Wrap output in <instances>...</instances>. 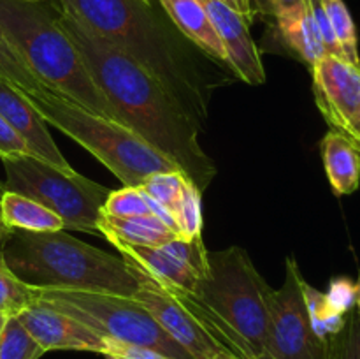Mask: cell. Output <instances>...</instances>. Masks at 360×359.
I'll use <instances>...</instances> for the list:
<instances>
[{"label":"cell","mask_w":360,"mask_h":359,"mask_svg":"<svg viewBox=\"0 0 360 359\" xmlns=\"http://www.w3.org/2000/svg\"><path fill=\"white\" fill-rule=\"evenodd\" d=\"M330 359H360V315L348 312L343 329L330 338Z\"/></svg>","instance_id":"29"},{"label":"cell","mask_w":360,"mask_h":359,"mask_svg":"<svg viewBox=\"0 0 360 359\" xmlns=\"http://www.w3.org/2000/svg\"><path fill=\"white\" fill-rule=\"evenodd\" d=\"M301 270L287 257L285 282L276 291L262 359H330V340L313 329L302 296Z\"/></svg>","instance_id":"9"},{"label":"cell","mask_w":360,"mask_h":359,"mask_svg":"<svg viewBox=\"0 0 360 359\" xmlns=\"http://www.w3.org/2000/svg\"><path fill=\"white\" fill-rule=\"evenodd\" d=\"M134 299L139 301L157 320L158 326L193 359H210L217 352L225 351L224 345L178 296L165 291L146 275Z\"/></svg>","instance_id":"11"},{"label":"cell","mask_w":360,"mask_h":359,"mask_svg":"<svg viewBox=\"0 0 360 359\" xmlns=\"http://www.w3.org/2000/svg\"><path fill=\"white\" fill-rule=\"evenodd\" d=\"M316 106L330 130L343 132L360 108V65L323 55L311 67Z\"/></svg>","instance_id":"12"},{"label":"cell","mask_w":360,"mask_h":359,"mask_svg":"<svg viewBox=\"0 0 360 359\" xmlns=\"http://www.w3.org/2000/svg\"><path fill=\"white\" fill-rule=\"evenodd\" d=\"M320 2H322L323 11L330 21V27H333L334 34L340 41L345 58L354 65H360L357 28H355L354 18H352L345 0H320Z\"/></svg>","instance_id":"22"},{"label":"cell","mask_w":360,"mask_h":359,"mask_svg":"<svg viewBox=\"0 0 360 359\" xmlns=\"http://www.w3.org/2000/svg\"><path fill=\"white\" fill-rule=\"evenodd\" d=\"M108 359H167L158 354L153 348L143 347V345L122 344V341L108 340L104 354Z\"/></svg>","instance_id":"33"},{"label":"cell","mask_w":360,"mask_h":359,"mask_svg":"<svg viewBox=\"0 0 360 359\" xmlns=\"http://www.w3.org/2000/svg\"><path fill=\"white\" fill-rule=\"evenodd\" d=\"M355 306H357V313L360 315V275L357 284H355Z\"/></svg>","instance_id":"38"},{"label":"cell","mask_w":360,"mask_h":359,"mask_svg":"<svg viewBox=\"0 0 360 359\" xmlns=\"http://www.w3.org/2000/svg\"><path fill=\"white\" fill-rule=\"evenodd\" d=\"M218 37L227 51V65L236 76L248 84H262L266 81L259 48L250 34V20L229 7L221 0H200Z\"/></svg>","instance_id":"14"},{"label":"cell","mask_w":360,"mask_h":359,"mask_svg":"<svg viewBox=\"0 0 360 359\" xmlns=\"http://www.w3.org/2000/svg\"><path fill=\"white\" fill-rule=\"evenodd\" d=\"M16 317L44 352L84 351L104 354L108 347V340L94 329L44 303H32Z\"/></svg>","instance_id":"13"},{"label":"cell","mask_w":360,"mask_h":359,"mask_svg":"<svg viewBox=\"0 0 360 359\" xmlns=\"http://www.w3.org/2000/svg\"><path fill=\"white\" fill-rule=\"evenodd\" d=\"M4 194V182H0V196Z\"/></svg>","instance_id":"42"},{"label":"cell","mask_w":360,"mask_h":359,"mask_svg":"<svg viewBox=\"0 0 360 359\" xmlns=\"http://www.w3.org/2000/svg\"><path fill=\"white\" fill-rule=\"evenodd\" d=\"M56 13L120 122L171 158L204 192L217 175V168L199 143V120L136 58L88 32L58 7Z\"/></svg>","instance_id":"1"},{"label":"cell","mask_w":360,"mask_h":359,"mask_svg":"<svg viewBox=\"0 0 360 359\" xmlns=\"http://www.w3.org/2000/svg\"><path fill=\"white\" fill-rule=\"evenodd\" d=\"M186 175L183 171H165V172H155V175L148 176L143 183H141V190L146 196H150L155 203L160 204L162 208L169 211L174 218L178 204L183 197V190H185Z\"/></svg>","instance_id":"24"},{"label":"cell","mask_w":360,"mask_h":359,"mask_svg":"<svg viewBox=\"0 0 360 359\" xmlns=\"http://www.w3.org/2000/svg\"><path fill=\"white\" fill-rule=\"evenodd\" d=\"M0 34L46 88L122 123L60 25L56 9L42 6V0H0Z\"/></svg>","instance_id":"5"},{"label":"cell","mask_w":360,"mask_h":359,"mask_svg":"<svg viewBox=\"0 0 360 359\" xmlns=\"http://www.w3.org/2000/svg\"><path fill=\"white\" fill-rule=\"evenodd\" d=\"M276 27L285 46L309 67L327 55L309 2L301 13L276 20Z\"/></svg>","instance_id":"20"},{"label":"cell","mask_w":360,"mask_h":359,"mask_svg":"<svg viewBox=\"0 0 360 359\" xmlns=\"http://www.w3.org/2000/svg\"><path fill=\"white\" fill-rule=\"evenodd\" d=\"M0 116L25 141L28 153L62 171H74L58 150L48 130V123L39 115L27 95L0 77Z\"/></svg>","instance_id":"15"},{"label":"cell","mask_w":360,"mask_h":359,"mask_svg":"<svg viewBox=\"0 0 360 359\" xmlns=\"http://www.w3.org/2000/svg\"><path fill=\"white\" fill-rule=\"evenodd\" d=\"M179 32L218 62L227 63V51L200 0H158Z\"/></svg>","instance_id":"16"},{"label":"cell","mask_w":360,"mask_h":359,"mask_svg":"<svg viewBox=\"0 0 360 359\" xmlns=\"http://www.w3.org/2000/svg\"><path fill=\"white\" fill-rule=\"evenodd\" d=\"M210 359H243V358H239V355L232 354V352H229V351H220V352H217L214 355H211Z\"/></svg>","instance_id":"37"},{"label":"cell","mask_w":360,"mask_h":359,"mask_svg":"<svg viewBox=\"0 0 360 359\" xmlns=\"http://www.w3.org/2000/svg\"><path fill=\"white\" fill-rule=\"evenodd\" d=\"M322 158L327 178L336 196H350L360 185V153L336 130L323 136Z\"/></svg>","instance_id":"18"},{"label":"cell","mask_w":360,"mask_h":359,"mask_svg":"<svg viewBox=\"0 0 360 359\" xmlns=\"http://www.w3.org/2000/svg\"><path fill=\"white\" fill-rule=\"evenodd\" d=\"M302 296H304V303L313 329L316 331L320 338L330 340L334 334L343 329L347 315H341L329 305L326 292H320L319 289H315L304 280L302 282Z\"/></svg>","instance_id":"21"},{"label":"cell","mask_w":360,"mask_h":359,"mask_svg":"<svg viewBox=\"0 0 360 359\" xmlns=\"http://www.w3.org/2000/svg\"><path fill=\"white\" fill-rule=\"evenodd\" d=\"M34 303H44L94 329L105 340L143 345L167 359H193L176 344L134 298L70 289H35Z\"/></svg>","instance_id":"7"},{"label":"cell","mask_w":360,"mask_h":359,"mask_svg":"<svg viewBox=\"0 0 360 359\" xmlns=\"http://www.w3.org/2000/svg\"><path fill=\"white\" fill-rule=\"evenodd\" d=\"M35 291L14 277L0 259V313L18 315L23 308L34 303Z\"/></svg>","instance_id":"28"},{"label":"cell","mask_w":360,"mask_h":359,"mask_svg":"<svg viewBox=\"0 0 360 359\" xmlns=\"http://www.w3.org/2000/svg\"><path fill=\"white\" fill-rule=\"evenodd\" d=\"M101 211L111 217L153 215V201L141 190V187H123L120 190H111Z\"/></svg>","instance_id":"27"},{"label":"cell","mask_w":360,"mask_h":359,"mask_svg":"<svg viewBox=\"0 0 360 359\" xmlns=\"http://www.w3.org/2000/svg\"><path fill=\"white\" fill-rule=\"evenodd\" d=\"M28 101L46 123L86 148L123 187H141L155 172L181 171L171 158L155 150L130 127L88 111L49 88L28 95Z\"/></svg>","instance_id":"6"},{"label":"cell","mask_w":360,"mask_h":359,"mask_svg":"<svg viewBox=\"0 0 360 359\" xmlns=\"http://www.w3.org/2000/svg\"><path fill=\"white\" fill-rule=\"evenodd\" d=\"M4 190L21 194L58 215L63 231L98 234L97 220L111 190L77 171H62L30 153L2 157Z\"/></svg>","instance_id":"8"},{"label":"cell","mask_w":360,"mask_h":359,"mask_svg":"<svg viewBox=\"0 0 360 359\" xmlns=\"http://www.w3.org/2000/svg\"><path fill=\"white\" fill-rule=\"evenodd\" d=\"M309 0H250L252 13L269 14L274 20L297 14L308 6Z\"/></svg>","instance_id":"32"},{"label":"cell","mask_w":360,"mask_h":359,"mask_svg":"<svg viewBox=\"0 0 360 359\" xmlns=\"http://www.w3.org/2000/svg\"><path fill=\"white\" fill-rule=\"evenodd\" d=\"M7 232H9V229L6 227V224L2 222V217H0V243H2V239L6 238Z\"/></svg>","instance_id":"39"},{"label":"cell","mask_w":360,"mask_h":359,"mask_svg":"<svg viewBox=\"0 0 360 359\" xmlns=\"http://www.w3.org/2000/svg\"><path fill=\"white\" fill-rule=\"evenodd\" d=\"M44 348L28 333L16 315L7 317L0 333V359H39Z\"/></svg>","instance_id":"25"},{"label":"cell","mask_w":360,"mask_h":359,"mask_svg":"<svg viewBox=\"0 0 360 359\" xmlns=\"http://www.w3.org/2000/svg\"><path fill=\"white\" fill-rule=\"evenodd\" d=\"M4 266L35 289H70L134 298L144 273L123 259L88 245L67 231L9 229L0 243Z\"/></svg>","instance_id":"3"},{"label":"cell","mask_w":360,"mask_h":359,"mask_svg":"<svg viewBox=\"0 0 360 359\" xmlns=\"http://www.w3.org/2000/svg\"><path fill=\"white\" fill-rule=\"evenodd\" d=\"M0 77L23 92L25 95H35L44 90V84L30 73L27 63L21 60L16 49L7 42V39L0 34Z\"/></svg>","instance_id":"23"},{"label":"cell","mask_w":360,"mask_h":359,"mask_svg":"<svg viewBox=\"0 0 360 359\" xmlns=\"http://www.w3.org/2000/svg\"><path fill=\"white\" fill-rule=\"evenodd\" d=\"M144 2H148V4H150V2H151V0H144Z\"/></svg>","instance_id":"44"},{"label":"cell","mask_w":360,"mask_h":359,"mask_svg":"<svg viewBox=\"0 0 360 359\" xmlns=\"http://www.w3.org/2000/svg\"><path fill=\"white\" fill-rule=\"evenodd\" d=\"M174 222L181 238H195L202 234V192L190 180L185 183Z\"/></svg>","instance_id":"26"},{"label":"cell","mask_w":360,"mask_h":359,"mask_svg":"<svg viewBox=\"0 0 360 359\" xmlns=\"http://www.w3.org/2000/svg\"><path fill=\"white\" fill-rule=\"evenodd\" d=\"M309 6H311L313 16H315V21H316V28H319L320 39H322L327 55H333V56H338V58L347 60L343 55V49H341L340 46V41H338L336 34H334L333 27H330L329 18H327L326 11H323L322 2H320V0H309Z\"/></svg>","instance_id":"31"},{"label":"cell","mask_w":360,"mask_h":359,"mask_svg":"<svg viewBox=\"0 0 360 359\" xmlns=\"http://www.w3.org/2000/svg\"><path fill=\"white\" fill-rule=\"evenodd\" d=\"M32 2H41V0H32Z\"/></svg>","instance_id":"43"},{"label":"cell","mask_w":360,"mask_h":359,"mask_svg":"<svg viewBox=\"0 0 360 359\" xmlns=\"http://www.w3.org/2000/svg\"><path fill=\"white\" fill-rule=\"evenodd\" d=\"M21 153H28L27 144L14 132L13 127L0 116V158Z\"/></svg>","instance_id":"34"},{"label":"cell","mask_w":360,"mask_h":359,"mask_svg":"<svg viewBox=\"0 0 360 359\" xmlns=\"http://www.w3.org/2000/svg\"><path fill=\"white\" fill-rule=\"evenodd\" d=\"M58 9L91 34L136 58L195 118L206 113L200 80L144 0H56Z\"/></svg>","instance_id":"4"},{"label":"cell","mask_w":360,"mask_h":359,"mask_svg":"<svg viewBox=\"0 0 360 359\" xmlns=\"http://www.w3.org/2000/svg\"><path fill=\"white\" fill-rule=\"evenodd\" d=\"M225 351L262 359L276 289L241 246L207 250V271L188 296H178Z\"/></svg>","instance_id":"2"},{"label":"cell","mask_w":360,"mask_h":359,"mask_svg":"<svg viewBox=\"0 0 360 359\" xmlns=\"http://www.w3.org/2000/svg\"><path fill=\"white\" fill-rule=\"evenodd\" d=\"M241 2H243V6H245V7H246V11H248V13H250V14H252V18H253V13H252V7H250V0H241Z\"/></svg>","instance_id":"41"},{"label":"cell","mask_w":360,"mask_h":359,"mask_svg":"<svg viewBox=\"0 0 360 359\" xmlns=\"http://www.w3.org/2000/svg\"><path fill=\"white\" fill-rule=\"evenodd\" d=\"M0 217L7 229L30 232L63 231V220L49 208L9 190H4L0 196Z\"/></svg>","instance_id":"19"},{"label":"cell","mask_w":360,"mask_h":359,"mask_svg":"<svg viewBox=\"0 0 360 359\" xmlns=\"http://www.w3.org/2000/svg\"><path fill=\"white\" fill-rule=\"evenodd\" d=\"M329 305L341 315H347L355 306V284L347 277H338L330 282L326 292Z\"/></svg>","instance_id":"30"},{"label":"cell","mask_w":360,"mask_h":359,"mask_svg":"<svg viewBox=\"0 0 360 359\" xmlns=\"http://www.w3.org/2000/svg\"><path fill=\"white\" fill-rule=\"evenodd\" d=\"M221 2L227 4L229 7H232V9H236V11H238V13H241L243 16H246L250 21H252V14H250L248 11H246V7L243 6L241 0H221Z\"/></svg>","instance_id":"36"},{"label":"cell","mask_w":360,"mask_h":359,"mask_svg":"<svg viewBox=\"0 0 360 359\" xmlns=\"http://www.w3.org/2000/svg\"><path fill=\"white\" fill-rule=\"evenodd\" d=\"M7 317H9V315H6V313H0V333H2L4 326H6V320H7Z\"/></svg>","instance_id":"40"},{"label":"cell","mask_w":360,"mask_h":359,"mask_svg":"<svg viewBox=\"0 0 360 359\" xmlns=\"http://www.w3.org/2000/svg\"><path fill=\"white\" fill-rule=\"evenodd\" d=\"M340 134L343 137H347V139L354 144L355 150L360 153V108H359V111L354 115V118L350 120V123H348L347 129Z\"/></svg>","instance_id":"35"},{"label":"cell","mask_w":360,"mask_h":359,"mask_svg":"<svg viewBox=\"0 0 360 359\" xmlns=\"http://www.w3.org/2000/svg\"><path fill=\"white\" fill-rule=\"evenodd\" d=\"M120 256L165 291L188 296L207 271V248L202 234L195 238H176L158 246L129 245L109 241Z\"/></svg>","instance_id":"10"},{"label":"cell","mask_w":360,"mask_h":359,"mask_svg":"<svg viewBox=\"0 0 360 359\" xmlns=\"http://www.w3.org/2000/svg\"><path fill=\"white\" fill-rule=\"evenodd\" d=\"M98 234L108 241H122L129 245L158 246L179 238V232L155 215L139 217H111L101 211L97 220Z\"/></svg>","instance_id":"17"}]
</instances>
